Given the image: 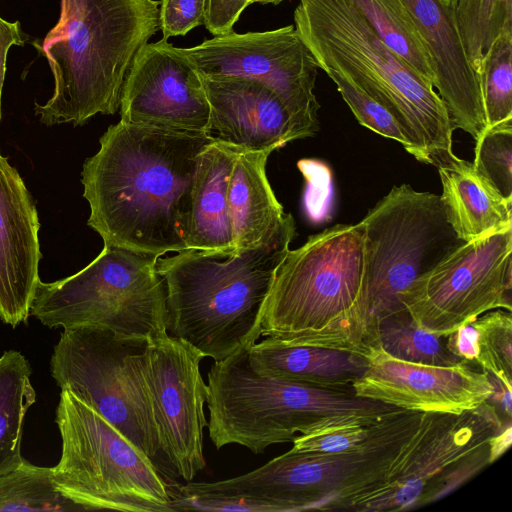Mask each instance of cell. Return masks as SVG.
I'll return each mask as SVG.
<instances>
[{
    "label": "cell",
    "mask_w": 512,
    "mask_h": 512,
    "mask_svg": "<svg viewBox=\"0 0 512 512\" xmlns=\"http://www.w3.org/2000/svg\"><path fill=\"white\" fill-rule=\"evenodd\" d=\"M271 153L237 147L227 187L228 217L237 250L295 237L294 218L284 212L266 174Z\"/></svg>",
    "instance_id": "44dd1931"
},
{
    "label": "cell",
    "mask_w": 512,
    "mask_h": 512,
    "mask_svg": "<svg viewBox=\"0 0 512 512\" xmlns=\"http://www.w3.org/2000/svg\"><path fill=\"white\" fill-rule=\"evenodd\" d=\"M25 42L24 34L20 23L9 22L0 17V120H1V97L6 72V59L9 49L13 45L21 46Z\"/></svg>",
    "instance_id": "f35d334b"
},
{
    "label": "cell",
    "mask_w": 512,
    "mask_h": 512,
    "mask_svg": "<svg viewBox=\"0 0 512 512\" xmlns=\"http://www.w3.org/2000/svg\"><path fill=\"white\" fill-rule=\"evenodd\" d=\"M200 77L212 137L246 150L272 152L298 140L286 106L268 86L245 77Z\"/></svg>",
    "instance_id": "ffe728a7"
},
{
    "label": "cell",
    "mask_w": 512,
    "mask_h": 512,
    "mask_svg": "<svg viewBox=\"0 0 512 512\" xmlns=\"http://www.w3.org/2000/svg\"><path fill=\"white\" fill-rule=\"evenodd\" d=\"M451 5L466 57L478 74L494 41L512 32V0H452Z\"/></svg>",
    "instance_id": "4316f807"
},
{
    "label": "cell",
    "mask_w": 512,
    "mask_h": 512,
    "mask_svg": "<svg viewBox=\"0 0 512 512\" xmlns=\"http://www.w3.org/2000/svg\"><path fill=\"white\" fill-rule=\"evenodd\" d=\"M428 51L433 87L454 129L476 141L487 129L478 74L466 57L452 5L443 0H402Z\"/></svg>",
    "instance_id": "d6986e66"
},
{
    "label": "cell",
    "mask_w": 512,
    "mask_h": 512,
    "mask_svg": "<svg viewBox=\"0 0 512 512\" xmlns=\"http://www.w3.org/2000/svg\"><path fill=\"white\" fill-rule=\"evenodd\" d=\"M52 467L24 462L0 476V511H85L64 496L53 480Z\"/></svg>",
    "instance_id": "83f0119b"
},
{
    "label": "cell",
    "mask_w": 512,
    "mask_h": 512,
    "mask_svg": "<svg viewBox=\"0 0 512 512\" xmlns=\"http://www.w3.org/2000/svg\"><path fill=\"white\" fill-rule=\"evenodd\" d=\"M158 258L104 245L77 273L40 280L30 315L49 328L98 326L148 341L165 337L167 291L156 269Z\"/></svg>",
    "instance_id": "30bf717a"
},
{
    "label": "cell",
    "mask_w": 512,
    "mask_h": 512,
    "mask_svg": "<svg viewBox=\"0 0 512 512\" xmlns=\"http://www.w3.org/2000/svg\"><path fill=\"white\" fill-rule=\"evenodd\" d=\"M147 344L146 339L104 327L64 329L50 368L61 389L106 419L164 473V455L140 369Z\"/></svg>",
    "instance_id": "8fae6325"
},
{
    "label": "cell",
    "mask_w": 512,
    "mask_h": 512,
    "mask_svg": "<svg viewBox=\"0 0 512 512\" xmlns=\"http://www.w3.org/2000/svg\"><path fill=\"white\" fill-rule=\"evenodd\" d=\"M298 167L306 178L305 211L310 221L319 223L329 217L332 201V175L320 161L303 159Z\"/></svg>",
    "instance_id": "d590c367"
},
{
    "label": "cell",
    "mask_w": 512,
    "mask_h": 512,
    "mask_svg": "<svg viewBox=\"0 0 512 512\" xmlns=\"http://www.w3.org/2000/svg\"><path fill=\"white\" fill-rule=\"evenodd\" d=\"M251 2H252V0H251Z\"/></svg>",
    "instance_id": "b9f144b4"
},
{
    "label": "cell",
    "mask_w": 512,
    "mask_h": 512,
    "mask_svg": "<svg viewBox=\"0 0 512 512\" xmlns=\"http://www.w3.org/2000/svg\"><path fill=\"white\" fill-rule=\"evenodd\" d=\"M474 328V363L512 389V315L495 309L471 322Z\"/></svg>",
    "instance_id": "4dcf8cb0"
},
{
    "label": "cell",
    "mask_w": 512,
    "mask_h": 512,
    "mask_svg": "<svg viewBox=\"0 0 512 512\" xmlns=\"http://www.w3.org/2000/svg\"><path fill=\"white\" fill-rule=\"evenodd\" d=\"M323 71L336 84L343 100L362 126L397 141L408 152L410 146L407 138L399 124L383 106L339 72L332 69Z\"/></svg>",
    "instance_id": "836d02e7"
},
{
    "label": "cell",
    "mask_w": 512,
    "mask_h": 512,
    "mask_svg": "<svg viewBox=\"0 0 512 512\" xmlns=\"http://www.w3.org/2000/svg\"><path fill=\"white\" fill-rule=\"evenodd\" d=\"M31 368L23 354L9 350L0 357V476L18 468L23 425L28 409L36 401Z\"/></svg>",
    "instance_id": "d4e9b609"
},
{
    "label": "cell",
    "mask_w": 512,
    "mask_h": 512,
    "mask_svg": "<svg viewBox=\"0 0 512 512\" xmlns=\"http://www.w3.org/2000/svg\"><path fill=\"white\" fill-rule=\"evenodd\" d=\"M119 111L120 121L128 124L210 135L202 79L180 47L163 38L146 43L136 54L122 86Z\"/></svg>",
    "instance_id": "2e32d148"
},
{
    "label": "cell",
    "mask_w": 512,
    "mask_h": 512,
    "mask_svg": "<svg viewBox=\"0 0 512 512\" xmlns=\"http://www.w3.org/2000/svg\"><path fill=\"white\" fill-rule=\"evenodd\" d=\"M237 147L213 140L200 153L192 192L186 249L234 250L227 187Z\"/></svg>",
    "instance_id": "cb8c5ba5"
},
{
    "label": "cell",
    "mask_w": 512,
    "mask_h": 512,
    "mask_svg": "<svg viewBox=\"0 0 512 512\" xmlns=\"http://www.w3.org/2000/svg\"><path fill=\"white\" fill-rule=\"evenodd\" d=\"M366 358L367 370L352 385L355 395L400 409L460 414L488 401L494 391L489 374L464 361L416 364L393 358L380 346L372 347Z\"/></svg>",
    "instance_id": "e0dca14e"
},
{
    "label": "cell",
    "mask_w": 512,
    "mask_h": 512,
    "mask_svg": "<svg viewBox=\"0 0 512 512\" xmlns=\"http://www.w3.org/2000/svg\"><path fill=\"white\" fill-rule=\"evenodd\" d=\"M405 411L401 409L375 424H340L300 434L293 439L289 451L347 453L360 450L393 428Z\"/></svg>",
    "instance_id": "1f68e13d"
},
{
    "label": "cell",
    "mask_w": 512,
    "mask_h": 512,
    "mask_svg": "<svg viewBox=\"0 0 512 512\" xmlns=\"http://www.w3.org/2000/svg\"><path fill=\"white\" fill-rule=\"evenodd\" d=\"M207 0H161L159 30L163 39L183 36L203 25Z\"/></svg>",
    "instance_id": "8d00e7d4"
},
{
    "label": "cell",
    "mask_w": 512,
    "mask_h": 512,
    "mask_svg": "<svg viewBox=\"0 0 512 512\" xmlns=\"http://www.w3.org/2000/svg\"><path fill=\"white\" fill-rule=\"evenodd\" d=\"M252 370L261 376L330 389H351L368 367L366 356L266 337L248 351Z\"/></svg>",
    "instance_id": "7402d4cb"
},
{
    "label": "cell",
    "mask_w": 512,
    "mask_h": 512,
    "mask_svg": "<svg viewBox=\"0 0 512 512\" xmlns=\"http://www.w3.org/2000/svg\"><path fill=\"white\" fill-rule=\"evenodd\" d=\"M512 228L461 243L401 301L421 329L446 337L482 314L512 310Z\"/></svg>",
    "instance_id": "7c38bea8"
},
{
    "label": "cell",
    "mask_w": 512,
    "mask_h": 512,
    "mask_svg": "<svg viewBox=\"0 0 512 512\" xmlns=\"http://www.w3.org/2000/svg\"><path fill=\"white\" fill-rule=\"evenodd\" d=\"M478 78L487 128L512 120V32L494 41Z\"/></svg>",
    "instance_id": "f546056e"
},
{
    "label": "cell",
    "mask_w": 512,
    "mask_h": 512,
    "mask_svg": "<svg viewBox=\"0 0 512 512\" xmlns=\"http://www.w3.org/2000/svg\"><path fill=\"white\" fill-rule=\"evenodd\" d=\"M421 416L420 411L406 410L393 428L354 452L288 451L251 472L221 480L220 490L267 512L352 511L384 484Z\"/></svg>",
    "instance_id": "9c48e42d"
},
{
    "label": "cell",
    "mask_w": 512,
    "mask_h": 512,
    "mask_svg": "<svg viewBox=\"0 0 512 512\" xmlns=\"http://www.w3.org/2000/svg\"><path fill=\"white\" fill-rule=\"evenodd\" d=\"M485 401L460 414L422 412L417 429L393 463L384 484L352 511L417 508L427 488L451 465L488 442L510 423Z\"/></svg>",
    "instance_id": "9a60e30c"
},
{
    "label": "cell",
    "mask_w": 512,
    "mask_h": 512,
    "mask_svg": "<svg viewBox=\"0 0 512 512\" xmlns=\"http://www.w3.org/2000/svg\"><path fill=\"white\" fill-rule=\"evenodd\" d=\"M180 49L202 77H245L268 86L286 106L298 139L318 132L320 105L314 88L319 67L294 25L232 31Z\"/></svg>",
    "instance_id": "4fadbf2b"
},
{
    "label": "cell",
    "mask_w": 512,
    "mask_h": 512,
    "mask_svg": "<svg viewBox=\"0 0 512 512\" xmlns=\"http://www.w3.org/2000/svg\"><path fill=\"white\" fill-rule=\"evenodd\" d=\"M294 27L320 69H332L383 106L417 160L435 167L454 155L455 130L434 87L390 50L350 0H300Z\"/></svg>",
    "instance_id": "3957f363"
},
{
    "label": "cell",
    "mask_w": 512,
    "mask_h": 512,
    "mask_svg": "<svg viewBox=\"0 0 512 512\" xmlns=\"http://www.w3.org/2000/svg\"><path fill=\"white\" fill-rule=\"evenodd\" d=\"M364 274L359 320L368 351L378 346V325L406 310L401 295L461 243L440 196L408 184L394 186L360 221Z\"/></svg>",
    "instance_id": "52a82bcc"
},
{
    "label": "cell",
    "mask_w": 512,
    "mask_h": 512,
    "mask_svg": "<svg viewBox=\"0 0 512 512\" xmlns=\"http://www.w3.org/2000/svg\"><path fill=\"white\" fill-rule=\"evenodd\" d=\"M212 140L122 121L109 126L81 172L88 226L104 245L158 257L185 250L198 160Z\"/></svg>",
    "instance_id": "6da1fadb"
},
{
    "label": "cell",
    "mask_w": 512,
    "mask_h": 512,
    "mask_svg": "<svg viewBox=\"0 0 512 512\" xmlns=\"http://www.w3.org/2000/svg\"><path fill=\"white\" fill-rule=\"evenodd\" d=\"M56 424L62 452L53 468L57 489L87 510L173 512L171 480L131 441L68 389Z\"/></svg>",
    "instance_id": "ba28073f"
},
{
    "label": "cell",
    "mask_w": 512,
    "mask_h": 512,
    "mask_svg": "<svg viewBox=\"0 0 512 512\" xmlns=\"http://www.w3.org/2000/svg\"><path fill=\"white\" fill-rule=\"evenodd\" d=\"M492 463L489 440L455 462L441 474L423 493L418 501L417 508L446 496Z\"/></svg>",
    "instance_id": "e575fe53"
},
{
    "label": "cell",
    "mask_w": 512,
    "mask_h": 512,
    "mask_svg": "<svg viewBox=\"0 0 512 512\" xmlns=\"http://www.w3.org/2000/svg\"><path fill=\"white\" fill-rule=\"evenodd\" d=\"M443 1H444V2H446V3H448V4H450V5H451V3H452V0H443Z\"/></svg>",
    "instance_id": "60d3db41"
},
{
    "label": "cell",
    "mask_w": 512,
    "mask_h": 512,
    "mask_svg": "<svg viewBox=\"0 0 512 512\" xmlns=\"http://www.w3.org/2000/svg\"><path fill=\"white\" fill-rule=\"evenodd\" d=\"M364 233L337 224L287 252L276 269L261 319V335L282 342L366 356L359 302Z\"/></svg>",
    "instance_id": "5b68a950"
},
{
    "label": "cell",
    "mask_w": 512,
    "mask_h": 512,
    "mask_svg": "<svg viewBox=\"0 0 512 512\" xmlns=\"http://www.w3.org/2000/svg\"><path fill=\"white\" fill-rule=\"evenodd\" d=\"M158 0H60V16L34 46L48 61L54 90L35 114L47 126L83 125L119 110L133 60L159 30Z\"/></svg>",
    "instance_id": "7a4b0ae2"
},
{
    "label": "cell",
    "mask_w": 512,
    "mask_h": 512,
    "mask_svg": "<svg viewBox=\"0 0 512 512\" xmlns=\"http://www.w3.org/2000/svg\"><path fill=\"white\" fill-rule=\"evenodd\" d=\"M379 39L433 86L425 44L402 0H350Z\"/></svg>",
    "instance_id": "484cf974"
},
{
    "label": "cell",
    "mask_w": 512,
    "mask_h": 512,
    "mask_svg": "<svg viewBox=\"0 0 512 512\" xmlns=\"http://www.w3.org/2000/svg\"><path fill=\"white\" fill-rule=\"evenodd\" d=\"M40 221L18 171L0 154V319L27 322L42 258Z\"/></svg>",
    "instance_id": "ac0fdd59"
},
{
    "label": "cell",
    "mask_w": 512,
    "mask_h": 512,
    "mask_svg": "<svg viewBox=\"0 0 512 512\" xmlns=\"http://www.w3.org/2000/svg\"><path fill=\"white\" fill-rule=\"evenodd\" d=\"M378 346L393 358L416 364L454 366L463 362L449 350L446 337L419 328L407 309L380 321Z\"/></svg>",
    "instance_id": "f1b7e54d"
},
{
    "label": "cell",
    "mask_w": 512,
    "mask_h": 512,
    "mask_svg": "<svg viewBox=\"0 0 512 512\" xmlns=\"http://www.w3.org/2000/svg\"><path fill=\"white\" fill-rule=\"evenodd\" d=\"M475 142V170L512 202V120L488 127Z\"/></svg>",
    "instance_id": "d6a6232c"
},
{
    "label": "cell",
    "mask_w": 512,
    "mask_h": 512,
    "mask_svg": "<svg viewBox=\"0 0 512 512\" xmlns=\"http://www.w3.org/2000/svg\"><path fill=\"white\" fill-rule=\"evenodd\" d=\"M294 237L247 249H185L157 259L167 291V332L221 361L261 336L276 269Z\"/></svg>",
    "instance_id": "277c9868"
},
{
    "label": "cell",
    "mask_w": 512,
    "mask_h": 512,
    "mask_svg": "<svg viewBox=\"0 0 512 512\" xmlns=\"http://www.w3.org/2000/svg\"><path fill=\"white\" fill-rule=\"evenodd\" d=\"M448 223L463 242L512 228V202L474 168L453 155L437 166Z\"/></svg>",
    "instance_id": "603a6c76"
},
{
    "label": "cell",
    "mask_w": 512,
    "mask_h": 512,
    "mask_svg": "<svg viewBox=\"0 0 512 512\" xmlns=\"http://www.w3.org/2000/svg\"><path fill=\"white\" fill-rule=\"evenodd\" d=\"M249 348L221 361L208 372V431L217 449L229 444L255 454L273 444L292 442L333 425L375 424L401 410L355 395L351 389H330L256 374Z\"/></svg>",
    "instance_id": "8992f818"
},
{
    "label": "cell",
    "mask_w": 512,
    "mask_h": 512,
    "mask_svg": "<svg viewBox=\"0 0 512 512\" xmlns=\"http://www.w3.org/2000/svg\"><path fill=\"white\" fill-rule=\"evenodd\" d=\"M283 1H285V0H252V3H260L263 5H265V4L278 5Z\"/></svg>",
    "instance_id": "ab89813d"
},
{
    "label": "cell",
    "mask_w": 512,
    "mask_h": 512,
    "mask_svg": "<svg viewBox=\"0 0 512 512\" xmlns=\"http://www.w3.org/2000/svg\"><path fill=\"white\" fill-rule=\"evenodd\" d=\"M203 358L190 344L169 334L149 340L140 356L161 451L169 466L188 482L206 467Z\"/></svg>",
    "instance_id": "5bb4252c"
},
{
    "label": "cell",
    "mask_w": 512,
    "mask_h": 512,
    "mask_svg": "<svg viewBox=\"0 0 512 512\" xmlns=\"http://www.w3.org/2000/svg\"><path fill=\"white\" fill-rule=\"evenodd\" d=\"M250 4L251 0H207L203 25L213 36L228 34Z\"/></svg>",
    "instance_id": "74e56055"
}]
</instances>
